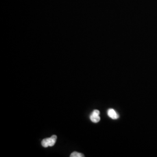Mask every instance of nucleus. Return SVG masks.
Listing matches in <instances>:
<instances>
[{
	"mask_svg": "<svg viewBox=\"0 0 157 157\" xmlns=\"http://www.w3.org/2000/svg\"><path fill=\"white\" fill-rule=\"evenodd\" d=\"M56 139H57V137H56V135H52L51 137L48 138L50 147L54 146V144H56Z\"/></svg>",
	"mask_w": 157,
	"mask_h": 157,
	"instance_id": "obj_2",
	"label": "nucleus"
},
{
	"mask_svg": "<svg viewBox=\"0 0 157 157\" xmlns=\"http://www.w3.org/2000/svg\"><path fill=\"white\" fill-rule=\"evenodd\" d=\"M100 111H98V110H97V109H95L94 110L93 112H92V113H93V114H95V115H100Z\"/></svg>",
	"mask_w": 157,
	"mask_h": 157,
	"instance_id": "obj_6",
	"label": "nucleus"
},
{
	"mask_svg": "<svg viewBox=\"0 0 157 157\" xmlns=\"http://www.w3.org/2000/svg\"><path fill=\"white\" fill-rule=\"evenodd\" d=\"M41 145L43 146V147L47 148L48 147H49V143H48V138H46L43 139L42 141H41Z\"/></svg>",
	"mask_w": 157,
	"mask_h": 157,
	"instance_id": "obj_4",
	"label": "nucleus"
},
{
	"mask_svg": "<svg viewBox=\"0 0 157 157\" xmlns=\"http://www.w3.org/2000/svg\"><path fill=\"white\" fill-rule=\"evenodd\" d=\"M90 120L94 122V123H97L98 122L100 121V115H95V114H93L92 113L91 115H90Z\"/></svg>",
	"mask_w": 157,
	"mask_h": 157,
	"instance_id": "obj_3",
	"label": "nucleus"
},
{
	"mask_svg": "<svg viewBox=\"0 0 157 157\" xmlns=\"http://www.w3.org/2000/svg\"><path fill=\"white\" fill-rule=\"evenodd\" d=\"M108 115L113 119H117L119 118V115L116 111L113 109H109L108 111Z\"/></svg>",
	"mask_w": 157,
	"mask_h": 157,
	"instance_id": "obj_1",
	"label": "nucleus"
},
{
	"mask_svg": "<svg viewBox=\"0 0 157 157\" xmlns=\"http://www.w3.org/2000/svg\"><path fill=\"white\" fill-rule=\"evenodd\" d=\"M71 157H84V155L83 154H81V153H78V152H72L71 155Z\"/></svg>",
	"mask_w": 157,
	"mask_h": 157,
	"instance_id": "obj_5",
	"label": "nucleus"
}]
</instances>
